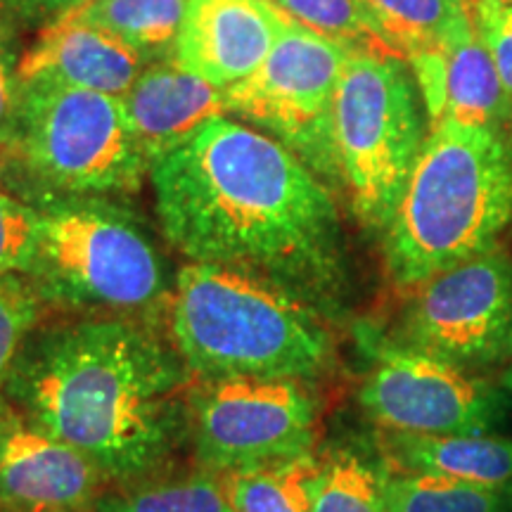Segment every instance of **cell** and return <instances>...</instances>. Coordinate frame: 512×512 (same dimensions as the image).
<instances>
[{
  "instance_id": "15",
  "label": "cell",
  "mask_w": 512,
  "mask_h": 512,
  "mask_svg": "<svg viewBox=\"0 0 512 512\" xmlns=\"http://www.w3.org/2000/svg\"><path fill=\"white\" fill-rule=\"evenodd\" d=\"M143 55L110 31L69 15L43 31L22 57V81H53L121 98L147 67Z\"/></svg>"
},
{
  "instance_id": "11",
  "label": "cell",
  "mask_w": 512,
  "mask_h": 512,
  "mask_svg": "<svg viewBox=\"0 0 512 512\" xmlns=\"http://www.w3.org/2000/svg\"><path fill=\"white\" fill-rule=\"evenodd\" d=\"M370 366L361 406L382 432L494 434L505 418V396L479 377L437 356L370 335Z\"/></svg>"
},
{
  "instance_id": "26",
  "label": "cell",
  "mask_w": 512,
  "mask_h": 512,
  "mask_svg": "<svg viewBox=\"0 0 512 512\" xmlns=\"http://www.w3.org/2000/svg\"><path fill=\"white\" fill-rule=\"evenodd\" d=\"M38 211L0 188V278L29 271L36 249Z\"/></svg>"
},
{
  "instance_id": "29",
  "label": "cell",
  "mask_w": 512,
  "mask_h": 512,
  "mask_svg": "<svg viewBox=\"0 0 512 512\" xmlns=\"http://www.w3.org/2000/svg\"><path fill=\"white\" fill-rule=\"evenodd\" d=\"M472 19L512 100V8L472 10Z\"/></svg>"
},
{
  "instance_id": "10",
  "label": "cell",
  "mask_w": 512,
  "mask_h": 512,
  "mask_svg": "<svg viewBox=\"0 0 512 512\" xmlns=\"http://www.w3.org/2000/svg\"><path fill=\"white\" fill-rule=\"evenodd\" d=\"M406 292L399 342L470 375L508 363L512 259L505 249L472 256Z\"/></svg>"
},
{
  "instance_id": "28",
  "label": "cell",
  "mask_w": 512,
  "mask_h": 512,
  "mask_svg": "<svg viewBox=\"0 0 512 512\" xmlns=\"http://www.w3.org/2000/svg\"><path fill=\"white\" fill-rule=\"evenodd\" d=\"M88 0H0V22L10 29H41L67 19Z\"/></svg>"
},
{
  "instance_id": "27",
  "label": "cell",
  "mask_w": 512,
  "mask_h": 512,
  "mask_svg": "<svg viewBox=\"0 0 512 512\" xmlns=\"http://www.w3.org/2000/svg\"><path fill=\"white\" fill-rule=\"evenodd\" d=\"M22 57L17 31L0 22V145L10 136L22 98V74H19Z\"/></svg>"
},
{
  "instance_id": "7",
  "label": "cell",
  "mask_w": 512,
  "mask_h": 512,
  "mask_svg": "<svg viewBox=\"0 0 512 512\" xmlns=\"http://www.w3.org/2000/svg\"><path fill=\"white\" fill-rule=\"evenodd\" d=\"M425 105L406 60L351 50L332 110L337 183L366 228L380 233L425 145Z\"/></svg>"
},
{
  "instance_id": "17",
  "label": "cell",
  "mask_w": 512,
  "mask_h": 512,
  "mask_svg": "<svg viewBox=\"0 0 512 512\" xmlns=\"http://www.w3.org/2000/svg\"><path fill=\"white\" fill-rule=\"evenodd\" d=\"M444 119L508 131L512 126V100L472 17L458 24L446 41Z\"/></svg>"
},
{
  "instance_id": "16",
  "label": "cell",
  "mask_w": 512,
  "mask_h": 512,
  "mask_svg": "<svg viewBox=\"0 0 512 512\" xmlns=\"http://www.w3.org/2000/svg\"><path fill=\"white\" fill-rule=\"evenodd\" d=\"M389 467L465 482H510L512 437L498 434H399L382 432Z\"/></svg>"
},
{
  "instance_id": "2",
  "label": "cell",
  "mask_w": 512,
  "mask_h": 512,
  "mask_svg": "<svg viewBox=\"0 0 512 512\" xmlns=\"http://www.w3.org/2000/svg\"><path fill=\"white\" fill-rule=\"evenodd\" d=\"M171 342L117 316L34 330L12 366L5 406L72 446L107 482L159 470L188 432V377Z\"/></svg>"
},
{
  "instance_id": "14",
  "label": "cell",
  "mask_w": 512,
  "mask_h": 512,
  "mask_svg": "<svg viewBox=\"0 0 512 512\" xmlns=\"http://www.w3.org/2000/svg\"><path fill=\"white\" fill-rule=\"evenodd\" d=\"M121 105L147 166L188 143L207 121L228 114L226 93L174 57L147 64L121 95Z\"/></svg>"
},
{
  "instance_id": "3",
  "label": "cell",
  "mask_w": 512,
  "mask_h": 512,
  "mask_svg": "<svg viewBox=\"0 0 512 512\" xmlns=\"http://www.w3.org/2000/svg\"><path fill=\"white\" fill-rule=\"evenodd\" d=\"M510 223V131L441 119L380 230L384 266L396 287L413 290L498 247Z\"/></svg>"
},
{
  "instance_id": "18",
  "label": "cell",
  "mask_w": 512,
  "mask_h": 512,
  "mask_svg": "<svg viewBox=\"0 0 512 512\" xmlns=\"http://www.w3.org/2000/svg\"><path fill=\"white\" fill-rule=\"evenodd\" d=\"M188 0H88L74 17L110 31L147 62L174 57Z\"/></svg>"
},
{
  "instance_id": "30",
  "label": "cell",
  "mask_w": 512,
  "mask_h": 512,
  "mask_svg": "<svg viewBox=\"0 0 512 512\" xmlns=\"http://www.w3.org/2000/svg\"><path fill=\"white\" fill-rule=\"evenodd\" d=\"M470 10H505L512 8V0H467Z\"/></svg>"
},
{
  "instance_id": "4",
  "label": "cell",
  "mask_w": 512,
  "mask_h": 512,
  "mask_svg": "<svg viewBox=\"0 0 512 512\" xmlns=\"http://www.w3.org/2000/svg\"><path fill=\"white\" fill-rule=\"evenodd\" d=\"M169 337L197 380H304L332 356L330 332L309 302L264 278L209 264L178 271Z\"/></svg>"
},
{
  "instance_id": "21",
  "label": "cell",
  "mask_w": 512,
  "mask_h": 512,
  "mask_svg": "<svg viewBox=\"0 0 512 512\" xmlns=\"http://www.w3.org/2000/svg\"><path fill=\"white\" fill-rule=\"evenodd\" d=\"M320 460L313 453L221 475L233 512H313Z\"/></svg>"
},
{
  "instance_id": "6",
  "label": "cell",
  "mask_w": 512,
  "mask_h": 512,
  "mask_svg": "<svg viewBox=\"0 0 512 512\" xmlns=\"http://www.w3.org/2000/svg\"><path fill=\"white\" fill-rule=\"evenodd\" d=\"M34 209L36 249L24 275L43 304L105 313L169 304V268L131 211L105 197H67Z\"/></svg>"
},
{
  "instance_id": "23",
  "label": "cell",
  "mask_w": 512,
  "mask_h": 512,
  "mask_svg": "<svg viewBox=\"0 0 512 512\" xmlns=\"http://www.w3.org/2000/svg\"><path fill=\"white\" fill-rule=\"evenodd\" d=\"M313 512H392L387 472L354 453H332L320 460Z\"/></svg>"
},
{
  "instance_id": "24",
  "label": "cell",
  "mask_w": 512,
  "mask_h": 512,
  "mask_svg": "<svg viewBox=\"0 0 512 512\" xmlns=\"http://www.w3.org/2000/svg\"><path fill=\"white\" fill-rule=\"evenodd\" d=\"M280 15L342 43L349 50H382L396 55L377 29L363 0H268ZM399 57V55H396Z\"/></svg>"
},
{
  "instance_id": "1",
  "label": "cell",
  "mask_w": 512,
  "mask_h": 512,
  "mask_svg": "<svg viewBox=\"0 0 512 512\" xmlns=\"http://www.w3.org/2000/svg\"><path fill=\"white\" fill-rule=\"evenodd\" d=\"M166 240L190 264L226 266L330 302L347 278L335 197L290 147L228 114L150 166Z\"/></svg>"
},
{
  "instance_id": "12",
  "label": "cell",
  "mask_w": 512,
  "mask_h": 512,
  "mask_svg": "<svg viewBox=\"0 0 512 512\" xmlns=\"http://www.w3.org/2000/svg\"><path fill=\"white\" fill-rule=\"evenodd\" d=\"M105 482L72 446L0 408V512H93Z\"/></svg>"
},
{
  "instance_id": "25",
  "label": "cell",
  "mask_w": 512,
  "mask_h": 512,
  "mask_svg": "<svg viewBox=\"0 0 512 512\" xmlns=\"http://www.w3.org/2000/svg\"><path fill=\"white\" fill-rule=\"evenodd\" d=\"M43 299L27 275H5L0 278V408L5 406L12 366L27 337L36 330L41 318Z\"/></svg>"
},
{
  "instance_id": "31",
  "label": "cell",
  "mask_w": 512,
  "mask_h": 512,
  "mask_svg": "<svg viewBox=\"0 0 512 512\" xmlns=\"http://www.w3.org/2000/svg\"><path fill=\"white\" fill-rule=\"evenodd\" d=\"M501 387L505 392L512 394V349H510V356H508V363H505L503 373H501Z\"/></svg>"
},
{
  "instance_id": "13",
  "label": "cell",
  "mask_w": 512,
  "mask_h": 512,
  "mask_svg": "<svg viewBox=\"0 0 512 512\" xmlns=\"http://www.w3.org/2000/svg\"><path fill=\"white\" fill-rule=\"evenodd\" d=\"M280 27L268 0H188L174 60L226 93L266 62Z\"/></svg>"
},
{
  "instance_id": "19",
  "label": "cell",
  "mask_w": 512,
  "mask_h": 512,
  "mask_svg": "<svg viewBox=\"0 0 512 512\" xmlns=\"http://www.w3.org/2000/svg\"><path fill=\"white\" fill-rule=\"evenodd\" d=\"M392 512H512L510 482L486 484L384 467Z\"/></svg>"
},
{
  "instance_id": "5",
  "label": "cell",
  "mask_w": 512,
  "mask_h": 512,
  "mask_svg": "<svg viewBox=\"0 0 512 512\" xmlns=\"http://www.w3.org/2000/svg\"><path fill=\"white\" fill-rule=\"evenodd\" d=\"M150 166L114 95L22 81L17 117L0 145V185L38 207L67 197H126Z\"/></svg>"
},
{
  "instance_id": "8",
  "label": "cell",
  "mask_w": 512,
  "mask_h": 512,
  "mask_svg": "<svg viewBox=\"0 0 512 512\" xmlns=\"http://www.w3.org/2000/svg\"><path fill=\"white\" fill-rule=\"evenodd\" d=\"M349 53L283 15L266 62L226 91V110L290 147L323 181L337 183L332 110Z\"/></svg>"
},
{
  "instance_id": "9",
  "label": "cell",
  "mask_w": 512,
  "mask_h": 512,
  "mask_svg": "<svg viewBox=\"0 0 512 512\" xmlns=\"http://www.w3.org/2000/svg\"><path fill=\"white\" fill-rule=\"evenodd\" d=\"M316 403L285 377H211L188 392V434L204 470H254L313 453Z\"/></svg>"
},
{
  "instance_id": "20",
  "label": "cell",
  "mask_w": 512,
  "mask_h": 512,
  "mask_svg": "<svg viewBox=\"0 0 512 512\" xmlns=\"http://www.w3.org/2000/svg\"><path fill=\"white\" fill-rule=\"evenodd\" d=\"M377 29L401 60L446 48L458 24L472 17L467 0H363Z\"/></svg>"
},
{
  "instance_id": "22",
  "label": "cell",
  "mask_w": 512,
  "mask_h": 512,
  "mask_svg": "<svg viewBox=\"0 0 512 512\" xmlns=\"http://www.w3.org/2000/svg\"><path fill=\"white\" fill-rule=\"evenodd\" d=\"M93 512H233L223 477L202 470L195 475L138 479L105 491Z\"/></svg>"
}]
</instances>
